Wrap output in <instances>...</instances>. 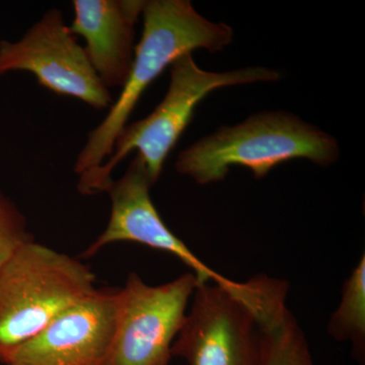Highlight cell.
I'll return each instance as SVG.
<instances>
[{
  "instance_id": "cell-1",
  "label": "cell",
  "mask_w": 365,
  "mask_h": 365,
  "mask_svg": "<svg viewBox=\"0 0 365 365\" xmlns=\"http://www.w3.org/2000/svg\"><path fill=\"white\" fill-rule=\"evenodd\" d=\"M143 14V37L135 47L130 76L107 116L88 134L74 163L78 180L91 176L111 157L118 134L141 96L178 57L200 48L220 51L234 37L232 26L208 21L189 0H148Z\"/></svg>"
},
{
  "instance_id": "cell-2",
  "label": "cell",
  "mask_w": 365,
  "mask_h": 365,
  "mask_svg": "<svg viewBox=\"0 0 365 365\" xmlns=\"http://www.w3.org/2000/svg\"><path fill=\"white\" fill-rule=\"evenodd\" d=\"M330 134L290 113L263 112L235 126L222 127L178 155L176 170L197 184L222 181L232 165H241L261 179L279 163L307 158L321 167L339 158Z\"/></svg>"
},
{
  "instance_id": "cell-3",
  "label": "cell",
  "mask_w": 365,
  "mask_h": 365,
  "mask_svg": "<svg viewBox=\"0 0 365 365\" xmlns=\"http://www.w3.org/2000/svg\"><path fill=\"white\" fill-rule=\"evenodd\" d=\"M97 290L90 267L34 240L0 267V362Z\"/></svg>"
},
{
  "instance_id": "cell-4",
  "label": "cell",
  "mask_w": 365,
  "mask_h": 365,
  "mask_svg": "<svg viewBox=\"0 0 365 365\" xmlns=\"http://www.w3.org/2000/svg\"><path fill=\"white\" fill-rule=\"evenodd\" d=\"M169 90L155 111L144 119L126 125L118 134L111 157L95 173L79 180L83 195L107 192L113 181L112 172L131 151L137 150L145 163L153 184L162 174L163 163L188 126L196 106L211 91L227 86L260 81H279V72L266 67H248L227 72L199 68L191 53L178 57L170 66Z\"/></svg>"
},
{
  "instance_id": "cell-5",
  "label": "cell",
  "mask_w": 365,
  "mask_h": 365,
  "mask_svg": "<svg viewBox=\"0 0 365 365\" xmlns=\"http://www.w3.org/2000/svg\"><path fill=\"white\" fill-rule=\"evenodd\" d=\"M272 279L257 275L235 289L211 282L199 284L172 346V356L182 357L188 365H258V314Z\"/></svg>"
},
{
  "instance_id": "cell-6",
  "label": "cell",
  "mask_w": 365,
  "mask_h": 365,
  "mask_svg": "<svg viewBox=\"0 0 365 365\" xmlns=\"http://www.w3.org/2000/svg\"><path fill=\"white\" fill-rule=\"evenodd\" d=\"M199 282L185 273L151 287L135 272L117 290L116 327L108 365H169Z\"/></svg>"
},
{
  "instance_id": "cell-7",
  "label": "cell",
  "mask_w": 365,
  "mask_h": 365,
  "mask_svg": "<svg viewBox=\"0 0 365 365\" xmlns=\"http://www.w3.org/2000/svg\"><path fill=\"white\" fill-rule=\"evenodd\" d=\"M35 74L41 86L83 101L96 110L111 108L110 91L101 83L85 48L68 31L59 9H49L21 40L0 41V76Z\"/></svg>"
},
{
  "instance_id": "cell-8",
  "label": "cell",
  "mask_w": 365,
  "mask_h": 365,
  "mask_svg": "<svg viewBox=\"0 0 365 365\" xmlns=\"http://www.w3.org/2000/svg\"><path fill=\"white\" fill-rule=\"evenodd\" d=\"M153 185L145 163L136 155L123 176L113 181L108 189L112 203L109 222L86 250L83 258H91L114 242H137L174 255L195 274L199 284L211 282L228 289L239 287L241 282L228 279L209 267L167 227L151 200Z\"/></svg>"
},
{
  "instance_id": "cell-9",
  "label": "cell",
  "mask_w": 365,
  "mask_h": 365,
  "mask_svg": "<svg viewBox=\"0 0 365 365\" xmlns=\"http://www.w3.org/2000/svg\"><path fill=\"white\" fill-rule=\"evenodd\" d=\"M117 290L97 289L9 353L6 365H108Z\"/></svg>"
},
{
  "instance_id": "cell-10",
  "label": "cell",
  "mask_w": 365,
  "mask_h": 365,
  "mask_svg": "<svg viewBox=\"0 0 365 365\" xmlns=\"http://www.w3.org/2000/svg\"><path fill=\"white\" fill-rule=\"evenodd\" d=\"M71 35L85 38L91 66L105 88H123L135 55V25L144 0H74Z\"/></svg>"
},
{
  "instance_id": "cell-11",
  "label": "cell",
  "mask_w": 365,
  "mask_h": 365,
  "mask_svg": "<svg viewBox=\"0 0 365 365\" xmlns=\"http://www.w3.org/2000/svg\"><path fill=\"white\" fill-rule=\"evenodd\" d=\"M288 283L277 285L259 309L261 352L258 365H316L297 319L287 306Z\"/></svg>"
},
{
  "instance_id": "cell-12",
  "label": "cell",
  "mask_w": 365,
  "mask_h": 365,
  "mask_svg": "<svg viewBox=\"0 0 365 365\" xmlns=\"http://www.w3.org/2000/svg\"><path fill=\"white\" fill-rule=\"evenodd\" d=\"M334 339L352 346L353 357L364 364L365 360V256L353 269L342 288L339 307L328 324Z\"/></svg>"
},
{
  "instance_id": "cell-13",
  "label": "cell",
  "mask_w": 365,
  "mask_h": 365,
  "mask_svg": "<svg viewBox=\"0 0 365 365\" xmlns=\"http://www.w3.org/2000/svg\"><path fill=\"white\" fill-rule=\"evenodd\" d=\"M34 241L26 216L0 191V267L19 248Z\"/></svg>"
}]
</instances>
